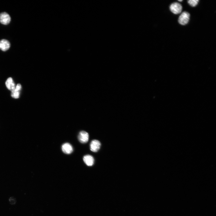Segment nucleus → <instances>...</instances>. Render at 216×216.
<instances>
[{"label": "nucleus", "mask_w": 216, "mask_h": 216, "mask_svg": "<svg viewBox=\"0 0 216 216\" xmlns=\"http://www.w3.org/2000/svg\"><path fill=\"white\" fill-rule=\"evenodd\" d=\"M190 16V14L187 12H184L182 13L179 18V24L182 25L187 24L189 22Z\"/></svg>", "instance_id": "obj_1"}, {"label": "nucleus", "mask_w": 216, "mask_h": 216, "mask_svg": "<svg viewBox=\"0 0 216 216\" xmlns=\"http://www.w3.org/2000/svg\"><path fill=\"white\" fill-rule=\"evenodd\" d=\"M170 11L173 13L175 14H178L181 12L182 10V6L179 3L176 2L170 5Z\"/></svg>", "instance_id": "obj_2"}, {"label": "nucleus", "mask_w": 216, "mask_h": 216, "mask_svg": "<svg viewBox=\"0 0 216 216\" xmlns=\"http://www.w3.org/2000/svg\"><path fill=\"white\" fill-rule=\"evenodd\" d=\"M11 18L9 15L6 12L0 14V22L4 25H8L11 21Z\"/></svg>", "instance_id": "obj_3"}, {"label": "nucleus", "mask_w": 216, "mask_h": 216, "mask_svg": "<svg viewBox=\"0 0 216 216\" xmlns=\"http://www.w3.org/2000/svg\"><path fill=\"white\" fill-rule=\"evenodd\" d=\"M78 139L80 142L82 144L87 143L89 139L88 133L84 131H81L78 135Z\"/></svg>", "instance_id": "obj_4"}, {"label": "nucleus", "mask_w": 216, "mask_h": 216, "mask_svg": "<svg viewBox=\"0 0 216 216\" xmlns=\"http://www.w3.org/2000/svg\"><path fill=\"white\" fill-rule=\"evenodd\" d=\"M101 146V144L99 141L94 140L90 143V149L94 152H96L100 149Z\"/></svg>", "instance_id": "obj_5"}, {"label": "nucleus", "mask_w": 216, "mask_h": 216, "mask_svg": "<svg viewBox=\"0 0 216 216\" xmlns=\"http://www.w3.org/2000/svg\"><path fill=\"white\" fill-rule=\"evenodd\" d=\"M22 86L20 84H18L16 86L15 88L11 92V96L13 98L17 99L19 98Z\"/></svg>", "instance_id": "obj_6"}, {"label": "nucleus", "mask_w": 216, "mask_h": 216, "mask_svg": "<svg viewBox=\"0 0 216 216\" xmlns=\"http://www.w3.org/2000/svg\"><path fill=\"white\" fill-rule=\"evenodd\" d=\"M63 152L65 154H69L73 151V148L72 145L69 143H66L63 144L62 147Z\"/></svg>", "instance_id": "obj_7"}, {"label": "nucleus", "mask_w": 216, "mask_h": 216, "mask_svg": "<svg viewBox=\"0 0 216 216\" xmlns=\"http://www.w3.org/2000/svg\"><path fill=\"white\" fill-rule=\"evenodd\" d=\"M6 85L7 89L11 92L16 87V85L12 78H8L5 83Z\"/></svg>", "instance_id": "obj_8"}, {"label": "nucleus", "mask_w": 216, "mask_h": 216, "mask_svg": "<svg viewBox=\"0 0 216 216\" xmlns=\"http://www.w3.org/2000/svg\"><path fill=\"white\" fill-rule=\"evenodd\" d=\"M10 47V43L7 40L3 39L0 41V49L2 51H6L9 49Z\"/></svg>", "instance_id": "obj_9"}, {"label": "nucleus", "mask_w": 216, "mask_h": 216, "mask_svg": "<svg viewBox=\"0 0 216 216\" xmlns=\"http://www.w3.org/2000/svg\"><path fill=\"white\" fill-rule=\"evenodd\" d=\"M84 163L88 166H92L94 164V157L90 155H87L83 158Z\"/></svg>", "instance_id": "obj_10"}, {"label": "nucleus", "mask_w": 216, "mask_h": 216, "mask_svg": "<svg viewBox=\"0 0 216 216\" xmlns=\"http://www.w3.org/2000/svg\"><path fill=\"white\" fill-rule=\"evenodd\" d=\"M199 2L198 0H189L188 1L189 5L193 7L196 6L198 5Z\"/></svg>", "instance_id": "obj_11"}, {"label": "nucleus", "mask_w": 216, "mask_h": 216, "mask_svg": "<svg viewBox=\"0 0 216 216\" xmlns=\"http://www.w3.org/2000/svg\"><path fill=\"white\" fill-rule=\"evenodd\" d=\"M8 201L10 204L12 205H14L17 202L16 198L14 197H10L8 199Z\"/></svg>", "instance_id": "obj_12"}, {"label": "nucleus", "mask_w": 216, "mask_h": 216, "mask_svg": "<svg viewBox=\"0 0 216 216\" xmlns=\"http://www.w3.org/2000/svg\"><path fill=\"white\" fill-rule=\"evenodd\" d=\"M182 1H183L182 0H181V1H179V2H181Z\"/></svg>", "instance_id": "obj_13"}]
</instances>
